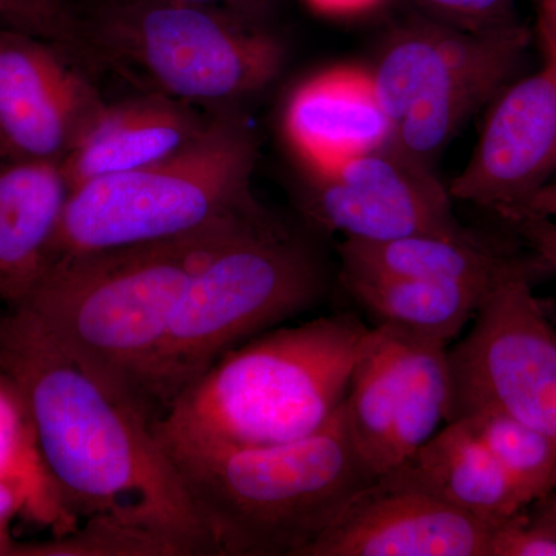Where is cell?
Masks as SVG:
<instances>
[{
    "mask_svg": "<svg viewBox=\"0 0 556 556\" xmlns=\"http://www.w3.org/2000/svg\"><path fill=\"white\" fill-rule=\"evenodd\" d=\"M450 390L447 343L390 325L369 328L343 415L372 477L393 470L447 422Z\"/></svg>",
    "mask_w": 556,
    "mask_h": 556,
    "instance_id": "30bf717a",
    "label": "cell"
},
{
    "mask_svg": "<svg viewBox=\"0 0 556 556\" xmlns=\"http://www.w3.org/2000/svg\"><path fill=\"white\" fill-rule=\"evenodd\" d=\"M493 527L434 497L375 481L305 556H489Z\"/></svg>",
    "mask_w": 556,
    "mask_h": 556,
    "instance_id": "5bb4252c",
    "label": "cell"
},
{
    "mask_svg": "<svg viewBox=\"0 0 556 556\" xmlns=\"http://www.w3.org/2000/svg\"><path fill=\"white\" fill-rule=\"evenodd\" d=\"M90 47L129 62L161 93L226 102L268 87L285 64L283 43L212 7L110 0L89 25Z\"/></svg>",
    "mask_w": 556,
    "mask_h": 556,
    "instance_id": "ba28073f",
    "label": "cell"
},
{
    "mask_svg": "<svg viewBox=\"0 0 556 556\" xmlns=\"http://www.w3.org/2000/svg\"><path fill=\"white\" fill-rule=\"evenodd\" d=\"M511 223L532 244L543 263L556 273V223L551 217L538 214H519Z\"/></svg>",
    "mask_w": 556,
    "mask_h": 556,
    "instance_id": "83f0119b",
    "label": "cell"
},
{
    "mask_svg": "<svg viewBox=\"0 0 556 556\" xmlns=\"http://www.w3.org/2000/svg\"><path fill=\"white\" fill-rule=\"evenodd\" d=\"M17 517L42 526L36 497L20 479H0V556L13 555L17 541L11 535V526Z\"/></svg>",
    "mask_w": 556,
    "mask_h": 556,
    "instance_id": "4316f807",
    "label": "cell"
},
{
    "mask_svg": "<svg viewBox=\"0 0 556 556\" xmlns=\"http://www.w3.org/2000/svg\"><path fill=\"white\" fill-rule=\"evenodd\" d=\"M163 447L214 555L305 556L376 481L351 441L343 405L327 426L295 441Z\"/></svg>",
    "mask_w": 556,
    "mask_h": 556,
    "instance_id": "3957f363",
    "label": "cell"
},
{
    "mask_svg": "<svg viewBox=\"0 0 556 556\" xmlns=\"http://www.w3.org/2000/svg\"><path fill=\"white\" fill-rule=\"evenodd\" d=\"M61 47L0 30V160L62 161L104 105Z\"/></svg>",
    "mask_w": 556,
    "mask_h": 556,
    "instance_id": "4fadbf2b",
    "label": "cell"
},
{
    "mask_svg": "<svg viewBox=\"0 0 556 556\" xmlns=\"http://www.w3.org/2000/svg\"><path fill=\"white\" fill-rule=\"evenodd\" d=\"M0 30L27 33L65 50L84 42V24L67 0H0Z\"/></svg>",
    "mask_w": 556,
    "mask_h": 556,
    "instance_id": "cb8c5ba5",
    "label": "cell"
},
{
    "mask_svg": "<svg viewBox=\"0 0 556 556\" xmlns=\"http://www.w3.org/2000/svg\"><path fill=\"white\" fill-rule=\"evenodd\" d=\"M268 217L262 207L175 239L58 260L21 306L110 393L150 417L146 382L193 274Z\"/></svg>",
    "mask_w": 556,
    "mask_h": 556,
    "instance_id": "7a4b0ae2",
    "label": "cell"
},
{
    "mask_svg": "<svg viewBox=\"0 0 556 556\" xmlns=\"http://www.w3.org/2000/svg\"><path fill=\"white\" fill-rule=\"evenodd\" d=\"M376 482L434 497L493 526L530 506L463 420L445 424Z\"/></svg>",
    "mask_w": 556,
    "mask_h": 556,
    "instance_id": "e0dca14e",
    "label": "cell"
},
{
    "mask_svg": "<svg viewBox=\"0 0 556 556\" xmlns=\"http://www.w3.org/2000/svg\"><path fill=\"white\" fill-rule=\"evenodd\" d=\"M543 67L497 98L453 199L514 217L556 170V47Z\"/></svg>",
    "mask_w": 556,
    "mask_h": 556,
    "instance_id": "7c38bea8",
    "label": "cell"
},
{
    "mask_svg": "<svg viewBox=\"0 0 556 556\" xmlns=\"http://www.w3.org/2000/svg\"><path fill=\"white\" fill-rule=\"evenodd\" d=\"M369 328L353 314L269 329L233 348L153 422L163 444L269 445L327 426Z\"/></svg>",
    "mask_w": 556,
    "mask_h": 556,
    "instance_id": "277c9868",
    "label": "cell"
},
{
    "mask_svg": "<svg viewBox=\"0 0 556 556\" xmlns=\"http://www.w3.org/2000/svg\"><path fill=\"white\" fill-rule=\"evenodd\" d=\"M489 556H556V506L551 497L493 527Z\"/></svg>",
    "mask_w": 556,
    "mask_h": 556,
    "instance_id": "d4e9b609",
    "label": "cell"
},
{
    "mask_svg": "<svg viewBox=\"0 0 556 556\" xmlns=\"http://www.w3.org/2000/svg\"><path fill=\"white\" fill-rule=\"evenodd\" d=\"M535 2H536V0H535Z\"/></svg>",
    "mask_w": 556,
    "mask_h": 556,
    "instance_id": "1f68e13d",
    "label": "cell"
},
{
    "mask_svg": "<svg viewBox=\"0 0 556 556\" xmlns=\"http://www.w3.org/2000/svg\"><path fill=\"white\" fill-rule=\"evenodd\" d=\"M283 134L311 179L391 141V124L369 70L340 65L300 83L288 98Z\"/></svg>",
    "mask_w": 556,
    "mask_h": 556,
    "instance_id": "9a60e30c",
    "label": "cell"
},
{
    "mask_svg": "<svg viewBox=\"0 0 556 556\" xmlns=\"http://www.w3.org/2000/svg\"><path fill=\"white\" fill-rule=\"evenodd\" d=\"M25 482L38 503L42 527L54 536L76 529L43 466L27 405L14 380L0 369V479Z\"/></svg>",
    "mask_w": 556,
    "mask_h": 556,
    "instance_id": "7402d4cb",
    "label": "cell"
},
{
    "mask_svg": "<svg viewBox=\"0 0 556 556\" xmlns=\"http://www.w3.org/2000/svg\"><path fill=\"white\" fill-rule=\"evenodd\" d=\"M0 369L20 388L43 466L73 517L141 527L177 556L214 555L153 420L76 364L24 306L0 316Z\"/></svg>",
    "mask_w": 556,
    "mask_h": 556,
    "instance_id": "6da1fadb",
    "label": "cell"
},
{
    "mask_svg": "<svg viewBox=\"0 0 556 556\" xmlns=\"http://www.w3.org/2000/svg\"><path fill=\"white\" fill-rule=\"evenodd\" d=\"M470 324L448 348L447 422L496 409L556 439V329L525 263H508Z\"/></svg>",
    "mask_w": 556,
    "mask_h": 556,
    "instance_id": "9c48e42d",
    "label": "cell"
},
{
    "mask_svg": "<svg viewBox=\"0 0 556 556\" xmlns=\"http://www.w3.org/2000/svg\"><path fill=\"white\" fill-rule=\"evenodd\" d=\"M529 46L521 25L470 31L413 22L383 43L375 67L391 144L430 163L485 102L510 86Z\"/></svg>",
    "mask_w": 556,
    "mask_h": 556,
    "instance_id": "52a82bcc",
    "label": "cell"
},
{
    "mask_svg": "<svg viewBox=\"0 0 556 556\" xmlns=\"http://www.w3.org/2000/svg\"><path fill=\"white\" fill-rule=\"evenodd\" d=\"M548 497H551L552 503H554L555 506H556V493H555V495H552V496H548Z\"/></svg>",
    "mask_w": 556,
    "mask_h": 556,
    "instance_id": "4dcf8cb0",
    "label": "cell"
},
{
    "mask_svg": "<svg viewBox=\"0 0 556 556\" xmlns=\"http://www.w3.org/2000/svg\"><path fill=\"white\" fill-rule=\"evenodd\" d=\"M456 420L484 444L530 506L555 495V438L496 409H478Z\"/></svg>",
    "mask_w": 556,
    "mask_h": 556,
    "instance_id": "44dd1931",
    "label": "cell"
},
{
    "mask_svg": "<svg viewBox=\"0 0 556 556\" xmlns=\"http://www.w3.org/2000/svg\"><path fill=\"white\" fill-rule=\"evenodd\" d=\"M325 289L316 254L270 215L223 244L193 274L150 369L144 404L153 422L215 362L313 308Z\"/></svg>",
    "mask_w": 556,
    "mask_h": 556,
    "instance_id": "8992f818",
    "label": "cell"
},
{
    "mask_svg": "<svg viewBox=\"0 0 556 556\" xmlns=\"http://www.w3.org/2000/svg\"><path fill=\"white\" fill-rule=\"evenodd\" d=\"M68 193L61 161L0 160V300L11 308L49 269Z\"/></svg>",
    "mask_w": 556,
    "mask_h": 556,
    "instance_id": "ac0fdd59",
    "label": "cell"
},
{
    "mask_svg": "<svg viewBox=\"0 0 556 556\" xmlns=\"http://www.w3.org/2000/svg\"><path fill=\"white\" fill-rule=\"evenodd\" d=\"M258 137L243 113L219 110L190 144L141 169L70 190L50 265L169 240L262 208L252 197Z\"/></svg>",
    "mask_w": 556,
    "mask_h": 556,
    "instance_id": "5b68a950",
    "label": "cell"
},
{
    "mask_svg": "<svg viewBox=\"0 0 556 556\" xmlns=\"http://www.w3.org/2000/svg\"><path fill=\"white\" fill-rule=\"evenodd\" d=\"M342 270L452 281L489 288L514 258L501 255L471 232L404 237L387 241L343 240Z\"/></svg>",
    "mask_w": 556,
    "mask_h": 556,
    "instance_id": "d6986e66",
    "label": "cell"
},
{
    "mask_svg": "<svg viewBox=\"0 0 556 556\" xmlns=\"http://www.w3.org/2000/svg\"><path fill=\"white\" fill-rule=\"evenodd\" d=\"M130 555L177 556L170 544L141 527L112 518H90L89 526L40 543L17 541L11 556Z\"/></svg>",
    "mask_w": 556,
    "mask_h": 556,
    "instance_id": "603a6c76",
    "label": "cell"
},
{
    "mask_svg": "<svg viewBox=\"0 0 556 556\" xmlns=\"http://www.w3.org/2000/svg\"><path fill=\"white\" fill-rule=\"evenodd\" d=\"M207 119L161 91L104 102L61 161L70 190L174 155L199 137Z\"/></svg>",
    "mask_w": 556,
    "mask_h": 556,
    "instance_id": "2e32d148",
    "label": "cell"
},
{
    "mask_svg": "<svg viewBox=\"0 0 556 556\" xmlns=\"http://www.w3.org/2000/svg\"><path fill=\"white\" fill-rule=\"evenodd\" d=\"M130 2H169L185 3V5L214 7L219 2H232V0H130Z\"/></svg>",
    "mask_w": 556,
    "mask_h": 556,
    "instance_id": "f546056e",
    "label": "cell"
},
{
    "mask_svg": "<svg viewBox=\"0 0 556 556\" xmlns=\"http://www.w3.org/2000/svg\"><path fill=\"white\" fill-rule=\"evenodd\" d=\"M314 13L325 17H353L378 9L383 0H305Z\"/></svg>",
    "mask_w": 556,
    "mask_h": 556,
    "instance_id": "f1b7e54d",
    "label": "cell"
},
{
    "mask_svg": "<svg viewBox=\"0 0 556 556\" xmlns=\"http://www.w3.org/2000/svg\"><path fill=\"white\" fill-rule=\"evenodd\" d=\"M343 288L376 325L405 329L442 343L455 340L470 324L486 289L452 281L340 273Z\"/></svg>",
    "mask_w": 556,
    "mask_h": 556,
    "instance_id": "ffe728a7",
    "label": "cell"
},
{
    "mask_svg": "<svg viewBox=\"0 0 556 556\" xmlns=\"http://www.w3.org/2000/svg\"><path fill=\"white\" fill-rule=\"evenodd\" d=\"M452 199L428 164L388 142L332 174L309 179L306 211L343 240L463 236L468 230L457 222Z\"/></svg>",
    "mask_w": 556,
    "mask_h": 556,
    "instance_id": "8fae6325",
    "label": "cell"
},
{
    "mask_svg": "<svg viewBox=\"0 0 556 556\" xmlns=\"http://www.w3.org/2000/svg\"><path fill=\"white\" fill-rule=\"evenodd\" d=\"M434 21L470 31L500 30L517 25L515 0H416Z\"/></svg>",
    "mask_w": 556,
    "mask_h": 556,
    "instance_id": "484cf974",
    "label": "cell"
}]
</instances>
